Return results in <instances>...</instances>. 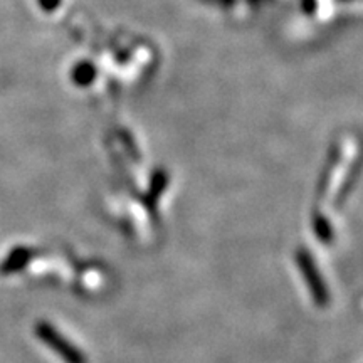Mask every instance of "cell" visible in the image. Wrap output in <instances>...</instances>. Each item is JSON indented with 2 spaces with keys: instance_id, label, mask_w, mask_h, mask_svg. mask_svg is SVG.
Masks as SVG:
<instances>
[{
  "instance_id": "cell-1",
  "label": "cell",
  "mask_w": 363,
  "mask_h": 363,
  "mask_svg": "<svg viewBox=\"0 0 363 363\" xmlns=\"http://www.w3.org/2000/svg\"><path fill=\"white\" fill-rule=\"evenodd\" d=\"M27 261H29V252L26 251V249H22V248L14 249V251H10L9 256L6 257V261L0 264V273L2 274L15 273V271L22 269V266L26 264Z\"/></svg>"
}]
</instances>
